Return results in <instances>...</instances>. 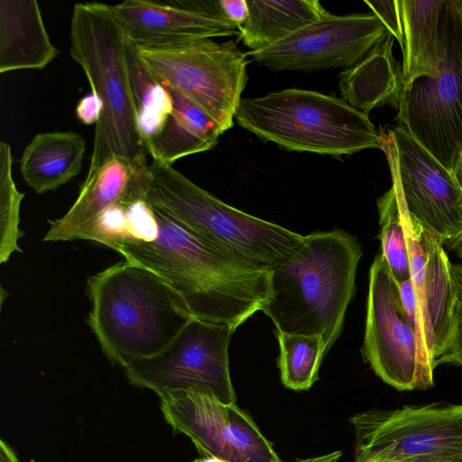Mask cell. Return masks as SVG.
Segmentation results:
<instances>
[{
  "label": "cell",
  "mask_w": 462,
  "mask_h": 462,
  "mask_svg": "<svg viewBox=\"0 0 462 462\" xmlns=\"http://www.w3.org/2000/svg\"><path fill=\"white\" fill-rule=\"evenodd\" d=\"M152 208V207H151ZM158 235L124 240L115 251L162 277L194 319L236 329L272 298L273 270L239 258L152 208Z\"/></svg>",
  "instance_id": "cell-1"
},
{
  "label": "cell",
  "mask_w": 462,
  "mask_h": 462,
  "mask_svg": "<svg viewBox=\"0 0 462 462\" xmlns=\"http://www.w3.org/2000/svg\"><path fill=\"white\" fill-rule=\"evenodd\" d=\"M88 324L106 356L124 369L164 352L194 318L159 274L131 261L88 277Z\"/></svg>",
  "instance_id": "cell-2"
},
{
  "label": "cell",
  "mask_w": 462,
  "mask_h": 462,
  "mask_svg": "<svg viewBox=\"0 0 462 462\" xmlns=\"http://www.w3.org/2000/svg\"><path fill=\"white\" fill-rule=\"evenodd\" d=\"M362 254L356 237L341 229L304 236L300 248L273 269L272 298L263 313L275 330L321 335L328 352L355 294Z\"/></svg>",
  "instance_id": "cell-3"
},
{
  "label": "cell",
  "mask_w": 462,
  "mask_h": 462,
  "mask_svg": "<svg viewBox=\"0 0 462 462\" xmlns=\"http://www.w3.org/2000/svg\"><path fill=\"white\" fill-rule=\"evenodd\" d=\"M69 39L70 57L81 67L101 106L85 179L114 156L147 164L149 153L138 126L123 28L105 4L79 3L73 7Z\"/></svg>",
  "instance_id": "cell-4"
},
{
  "label": "cell",
  "mask_w": 462,
  "mask_h": 462,
  "mask_svg": "<svg viewBox=\"0 0 462 462\" xmlns=\"http://www.w3.org/2000/svg\"><path fill=\"white\" fill-rule=\"evenodd\" d=\"M143 200L202 239L271 270L304 241L300 234L226 204L159 160L148 165Z\"/></svg>",
  "instance_id": "cell-5"
},
{
  "label": "cell",
  "mask_w": 462,
  "mask_h": 462,
  "mask_svg": "<svg viewBox=\"0 0 462 462\" xmlns=\"http://www.w3.org/2000/svg\"><path fill=\"white\" fill-rule=\"evenodd\" d=\"M237 124L263 141L289 151L341 156L381 149V133L343 98L288 88L242 98Z\"/></svg>",
  "instance_id": "cell-6"
},
{
  "label": "cell",
  "mask_w": 462,
  "mask_h": 462,
  "mask_svg": "<svg viewBox=\"0 0 462 462\" xmlns=\"http://www.w3.org/2000/svg\"><path fill=\"white\" fill-rule=\"evenodd\" d=\"M396 120L454 172L462 147V0H447L437 76L420 77L402 89Z\"/></svg>",
  "instance_id": "cell-7"
},
{
  "label": "cell",
  "mask_w": 462,
  "mask_h": 462,
  "mask_svg": "<svg viewBox=\"0 0 462 462\" xmlns=\"http://www.w3.org/2000/svg\"><path fill=\"white\" fill-rule=\"evenodd\" d=\"M137 51L161 83L201 108L223 133L233 126L248 63L246 53L233 41L202 39L169 47H137Z\"/></svg>",
  "instance_id": "cell-8"
},
{
  "label": "cell",
  "mask_w": 462,
  "mask_h": 462,
  "mask_svg": "<svg viewBox=\"0 0 462 462\" xmlns=\"http://www.w3.org/2000/svg\"><path fill=\"white\" fill-rule=\"evenodd\" d=\"M349 421L354 462H462V404L374 409Z\"/></svg>",
  "instance_id": "cell-9"
},
{
  "label": "cell",
  "mask_w": 462,
  "mask_h": 462,
  "mask_svg": "<svg viewBox=\"0 0 462 462\" xmlns=\"http://www.w3.org/2000/svg\"><path fill=\"white\" fill-rule=\"evenodd\" d=\"M235 331L227 326L193 319L164 352L125 367V376L133 385L150 389L157 395L196 390L226 403H236L228 357Z\"/></svg>",
  "instance_id": "cell-10"
},
{
  "label": "cell",
  "mask_w": 462,
  "mask_h": 462,
  "mask_svg": "<svg viewBox=\"0 0 462 462\" xmlns=\"http://www.w3.org/2000/svg\"><path fill=\"white\" fill-rule=\"evenodd\" d=\"M362 356L378 377L397 390H426L434 384L422 365L397 282L381 254L369 271Z\"/></svg>",
  "instance_id": "cell-11"
},
{
  "label": "cell",
  "mask_w": 462,
  "mask_h": 462,
  "mask_svg": "<svg viewBox=\"0 0 462 462\" xmlns=\"http://www.w3.org/2000/svg\"><path fill=\"white\" fill-rule=\"evenodd\" d=\"M392 179L408 213L448 245L462 235V189L454 174L402 127L381 133Z\"/></svg>",
  "instance_id": "cell-12"
},
{
  "label": "cell",
  "mask_w": 462,
  "mask_h": 462,
  "mask_svg": "<svg viewBox=\"0 0 462 462\" xmlns=\"http://www.w3.org/2000/svg\"><path fill=\"white\" fill-rule=\"evenodd\" d=\"M158 396L167 423L187 436L203 457L228 462H282L252 417L236 403L196 390Z\"/></svg>",
  "instance_id": "cell-13"
},
{
  "label": "cell",
  "mask_w": 462,
  "mask_h": 462,
  "mask_svg": "<svg viewBox=\"0 0 462 462\" xmlns=\"http://www.w3.org/2000/svg\"><path fill=\"white\" fill-rule=\"evenodd\" d=\"M389 35L374 14L337 15L328 12L273 45L250 51L246 55L276 71L346 69L362 60Z\"/></svg>",
  "instance_id": "cell-14"
},
{
  "label": "cell",
  "mask_w": 462,
  "mask_h": 462,
  "mask_svg": "<svg viewBox=\"0 0 462 462\" xmlns=\"http://www.w3.org/2000/svg\"><path fill=\"white\" fill-rule=\"evenodd\" d=\"M392 184L400 200L418 306L420 357L425 370L433 375L434 359L449 336L457 301L451 262L439 239L408 213L396 181L392 180Z\"/></svg>",
  "instance_id": "cell-15"
},
{
  "label": "cell",
  "mask_w": 462,
  "mask_h": 462,
  "mask_svg": "<svg viewBox=\"0 0 462 462\" xmlns=\"http://www.w3.org/2000/svg\"><path fill=\"white\" fill-rule=\"evenodd\" d=\"M105 5L137 47L162 48L239 34L218 1L125 0Z\"/></svg>",
  "instance_id": "cell-16"
},
{
  "label": "cell",
  "mask_w": 462,
  "mask_h": 462,
  "mask_svg": "<svg viewBox=\"0 0 462 462\" xmlns=\"http://www.w3.org/2000/svg\"><path fill=\"white\" fill-rule=\"evenodd\" d=\"M148 165L119 156L106 161L92 177L85 179L67 213L49 221L50 228L43 241L86 240L109 208L143 199Z\"/></svg>",
  "instance_id": "cell-17"
},
{
  "label": "cell",
  "mask_w": 462,
  "mask_h": 462,
  "mask_svg": "<svg viewBox=\"0 0 462 462\" xmlns=\"http://www.w3.org/2000/svg\"><path fill=\"white\" fill-rule=\"evenodd\" d=\"M58 54L37 1H0V73L42 69Z\"/></svg>",
  "instance_id": "cell-18"
},
{
  "label": "cell",
  "mask_w": 462,
  "mask_h": 462,
  "mask_svg": "<svg viewBox=\"0 0 462 462\" xmlns=\"http://www.w3.org/2000/svg\"><path fill=\"white\" fill-rule=\"evenodd\" d=\"M398 1L403 36L402 79L404 89L416 79L438 74L444 53L447 0Z\"/></svg>",
  "instance_id": "cell-19"
},
{
  "label": "cell",
  "mask_w": 462,
  "mask_h": 462,
  "mask_svg": "<svg viewBox=\"0 0 462 462\" xmlns=\"http://www.w3.org/2000/svg\"><path fill=\"white\" fill-rule=\"evenodd\" d=\"M393 41L390 34L362 60L343 70L338 77L343 99L365 116L384 105L399 109L402 90V66L393 55Z\"/></svg>",
  "instance_id": "cell-20"
},
{
  "label": "cell",
  "mask_w": 462,
  "mask_h": 462,
  "mask_svg": "<svg viewBox=\"0 0 462 462\" xmlns=\"http://www.w3.org/2000/svg\"><path fill=\"white\" fill-rule=\"evenodd\" d=\"M85 151L84 137L74 131L38 134L23 152L21 175L37 194L54 190L79 174Z\"/></svg>",
  "instance_id": "cell-21"
},
{
  "label": "cell",
  "mask_w": 462,
  "mask_h": 462,
  "mask_svg": "<svg viewBox=\"0 0 462 462\" xmlns=\"http://www.w3.org/2000/svg\"><path fill=\"white\" fill-rule=\"evenodd\" d=\"M164 86L170 92L172 110L160 131L145 145L152 159L172 165L182 157L213 148L223 132L201 108Z\"/></svg>",
  "instance_id": "cell-22"
},
{
  "label": "cell",
  "mask_w": 462,
  "mask_h": 462,
  "mask_svg": "<svg viewBox=\"0 0 462 462\" xmlns=\"http://www.w3.org/2000/svg\"><path fill=\"white\" fill-rule=\"evenodd\" d=\"M248 15L238 26V40L257 51L319 20L328 11L317 0H246Z\"/></svg>",
  "instance_id": "cell-23"
},
{
  "label": "cell",
  "mask_w": 462,
  "mask_h": 462,
  "mask_svg": "<svg viewBox=\"0 0 462 462\" xmlns=\"http://www.w3.org/2000/svg\"><path fill=\"white\" fill-rule=\"evenodd\" d=\"M125 52L138 126L146 143L160 131L171 113L172 101L167 88L143 64L136 45L128 39Z\"/></svg>",
  "instance_id": "cell-24"
},
{
  "label": "cell",
  "mask_w": 462,
  "mask_h": 462,
  "mask_svg": "<svg viewBox=\"0 0 462 462\" xmlns=\"http://www.w3.org/2000/svg\"><path fill=\"white\" fill-rule=\"evenodd\" d=\"M279 343L278 366L282 384L291 390L310 389L328 353L321 335L292 334L275 330Z\"/></svg>",
  "instance_id": "cell-25"
},
{
  "label": "cell",
  "mask_w": 462,
  "mask_h": 462,
  "mask_svg": "<svg viewBox=\"0 0 462 462\" xmlns=\"http://www.w3.org/2000/svg\"><path fill=\"white\" fill-rule=\"evenodd\" d=\"M381 255L397 282L411 279L407 239L393 184L377 199Z\"/></svg>",
  "instance_id": "cell-26"
},
{
  "label": "cell",
  "mask_w": 462,
  "mask_h": 462,
  "mask_svg": "<svg viewBox=\"0 0 462 462\" xmlns=\"http://www.w3.org/2000/svg\"><path fill=\"white\" fill-rule=\"evenodd\" d=\"M13 156L9 143H0V262H7L14 252H21L18 240L21 202L24 197L14 183Z\"/></svg>",
  "instance_id": "cell-27"
},
{
  "label": "cell",
  "mask_w": 462,
  "mask_h": 462,
  "mask_svg": "<svg viewBox=\"0 0 462 462\" xmlns=\"http://www.w3.org/2000/svg\"><path fill=\"white\" fill-rule=\"evenodd\" d=\"M446 363L462 365V301L457 298L449 336L444 347L435 357L434 366Z\"/></svg>",
  "instance_id": "cell-28"
},
{
  "label": "cell",
  "mask_w": 462,
  "mask_h": 462,
  "mask_svg": "<svg viewBox=\"0 0 462 462\" xmlns=\"http://www.w3.org/2000/svg\"><path fill=\"white\" fill-rule=\"evenodd\" d=\"M373 11L383 25L386 27L391 35L397 40L401 48L403 46V36L401 14L398 0H379V1H364Z\"/></svg>",
  "instance_id": "cell-29"
},
{
  "label": "cell",
  "mask_w": 462,
  "mask_h": 462,
  "mask_svg": "<svg viewBox=\"0 0 462 462\" xmlns=\"http://www.w3.org/2000/svg\"><path fill=\"white\" fill-rule=\"evenodd\" d=\"M101 106L97 97L91 92L83 97L76 107L78 119L84 125L97 124L100 116Z\"/></svg>",
  "instance_id": "cell-30"
},
{
  "label": "cell",
  "mask_w": 462,
  "mask_h": 462,
  "mask_svg": "<svg viewBox=\"0 0 462 462\" xmlns=\"http://www.w3.org/2000/svg\"><path fill=\"white\" fill-rule=\"evenodd\" d=\"M218 4L223 15L237 27L246 20L248 15L246 0H221Z\"/></svg>",
  "instance_id": "cell-31"
},
{
  "label": "cell",
  "mask_w": 462,
  "mask_h": 462,
  "mask_svg": "<svg viewBox=\"0 0 462 462\" xmlns=\"http://www.w3.org/2000/svg\"><path fill=\"white\" fill-rule=\"evenodd\" d=\"M451 274L457 298L462 301V264L451 263Z\"/></svg>",
  "instance_id": "cell-32"
},
{
  "label": "cell",
  "mask_w": 462,
  "mask_h": 462,
  "mask_svg": "<svg viewBox=\"0 0 462 462\" xmlns=\"http://www.w3.org/2000/svg\"><path fill=\"white\" fill-rule=\"evenodd\" d=\"M0 462H20L12 448L3 439L0 442Z\"/></svg>",
  "instance_id": "cell-33"
},
{
  "label": "cell",
  "mask_w": 462,
  "mask_h": 462,
  "mask_svg": "<svg viewBox=\"0 0 462 462\" xmlns=\"http://www.w3.org/2000/svg\"><path fill=\"white\" fill-rule=\"evenodd\" d=\"M341 455L342 451L338 450L326 455L299 459L294 462H337Z\"/></svg>",
  "instance_id": "cell-34"
},
{
  "label": "cell",
  "mask_w": 462,
  "mask_h": 462,
  "mask_svg": "<svg viewBox=\"0 0 462 462\" xmlns=\"http://www.w3.org/2000/svg\"><path fill=\"white\" fill-rule=\"evenodd\" d=\"M453 174L462 189V147Z\"/></svg>",
  "instance_id": "cell-35"
},
{
  "label": "cell",
  "mask_w": 462,
  "mask_h": 462,
  "mask_svg": "<svg viewBox=\"0 0 462 462\" xmlns=\"http://www.w3.org/2000/svg\"><path fill=\"white\" fill-rule=\"evenodd\" d=\"M448 245L449 247L454 249L457 254L462 259V239L453 242Z\"/></svg>",
  "instance_id": "cell-36"
},
{
  "label": "cell",
  "mask_w": 462,
  "mask_h": 462,
  "mask_svg": "<svg viewBox=\"0 0 462 462\" xmlns=\"http://www.w3.org/2000/svg\"><path fill=\"white\" fill-rule=\"evenodd\" d=\"M195 462H228L226 460L215 457H203L202 458L195 459Z\"/></svg>",
  "instance_id": "cell-37"
},
{
  "label": "cell",
  "mask_w": 462,
  "mask_h": 462,
  "mask_svg": "<svg viewBox=\"0 0 462 462\" xmlns=\"http://www.w3.org/2000/svg\"><path fill=\"white\" fill-rule=\"evenodd\" d=\"M460 239H462V235H461L458 238H457L456 240H454V241L450 242L449 244H451V243H453V242H456V241H457V240H460ZM449 244H448V245H449Z\"/></svg>",
  "instance_id": "cell-38"
},
{
  "label": "cell",
  "mask_w": 462,
  "mask_h": 462,
  "mask_svg": "<svg viewBox=\"0 0 462 462\" xmlns=\"http://www.w3.org/2000/svg\"><path fill=\"white\" fill-rule=\"evenodd\" d=\"M190 462H195V460H193V461H190Z\"/></svg>",
  "instance_id": "cell-39"
},
{
  "label": "cell",
  "mask_w": 462,
  "mask_h": 462,
  "mask_svg": "<svg viewBox=\"0 0 462 462\" xmlns=\"http://www.w3.org/2000/svg\"><path fill=\"white\" fill-rule=\"evenodd\" d=\"M31 462H35V461L32 460Z\"/></svg>",
  "instance_id": "cell-40"
}]
</instances>
